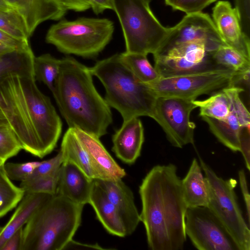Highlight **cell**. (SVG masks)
Segmentation results:
<instances>
[{
  "label": "cell",
  "instance_id": "e0dca14e",
  "mask_svg": "<svg viewBox=\"0 0 250 250\" xmlns=\"http://www.w3.org/2000/svg\"><path fill=\"white\" fill-rule=\"evenodd\" d=\"M144 130L138 117L124 121L112 136V150L123 162L132 165L140 156L144 142Z\"/></svg>",
  "mask_w": 250,
  "mask_h": 250
},
{
  "label": "cell",
  "instance_id": "2e32d148",
  "mask_svg": "<svg viewBox=\"0 0 250 250\" xmlns=\"http://www.w3.org/2000/svg\"><path fill=\"white\" fill-rule=\"evenodd\" d=\"M107 197L115 207L125 229L132 234L141 222L131 189L122 181L97 179Z\"/></svg>",
  "mask_w": 250,
  "mask_h": 250
},
{
  "label": "cell",
  "instance_id": "4dcf8cb0",
  "mask_svg": "<svg viewBox=\"0 0 250 250\" xmlns=\"http://www.w3.org/2000/svg\"><path fill=\"white\" fill-rule=\"evenodd\" d=\"M208 53L205 43L201 41H195L177 45L159 56L169 58H184L189 61L199 62L206 58Z\"/></svg>",
  "mask_w": 250,
  "mask_h": 250
},
{
  "label": "cell",
  "instance_id": "816d5d0a",
  "mask_svg": "<svg viewBox=\"0 0 250 250\" xmlns=\"http://www.w3.org/2000/svg\"><path fill=\"white\" fill-rule=\"evenodd\" d=\"M5 163L1 161V160H0V166H2V165H3Z\"/></svg>",
  "mask_w": 250,
  "mask_h": 250
},
{
  "label": "cell",
  "instance_id": "9a60e30c",
  "mask_svg": "<svg viewBox=\"0 0 250 250\" xmlns=\"http://www.w3.org/2000/svg\"><path fill=\"white\" fill-rule=\"evenodd\" d=\"M73 129L87 153L97 179L118 180L125 176V170L110 155L100 138L79 129Z\"/></svg>",
  "mask_w": 250,
  "mask_h": 250
},
{
  "label": "cell",
  "instance_id": "f6af8a7d",
  "mask_svg": "<svg viewBox=\"0 0 250 250\" xmlns=\"http://www.w3.org/2000/svg\"><path fill=\"white\" fill-rule=\"evenodd\" d=\"M93 13L98 15L107 10H113L112 0H87Z\"/></svg>",
  "mask_w": 250,
  "mask_h": 250
},
{
  "label": "cell",
  "instance_id": "4fadbf2b",
  "mask_svg": "<svg viewBox=\"0 0 250 250\" xmlns=\"http://www.w3.org/2000/svg\"><path fill=\"white\" fill-rule=\"evenodd\" d=\"M212 21L226 45L250 60V39L243 32L237 12L229 1L219 0L212 8Z\"/></svg>",
  "mask_w": 250,
  "mask_h": 250
},
{
  "label": "cell",
  "instance_id": "9c48e42d",
  "mask_svg": "<svg viewBox=\"0 0 250 250\" xmlns=\"http://www.w3.org/2000/svg\"><path fill=\"white\" fill-rule=\"evenodd\" d=\"M250 74L217 71L177 77L160 78L147 84L157 97H175L195 100L203 94H213L249 80Z\"/></svg>",
  "mask_w": 250,
  "mask_h": 250
},
{
  "label": "cell",
  "instance_id": "cb8c5ba5",
  "mask_svg": "<svg viewBox=\"0 0 250 250\" xmlns=\"http://www.w3.org/2000/svg\"><path fill=\"white\" fill-rule=\"evenodd\" d=\"M63 162L72 163L89 178L97 179L85 149L75 135L73 128H68L64 133L61 146Z\"/></svg>",
  "mask_w": 250,
  "mask_h": 250
},
{
  "label": "cell",
  "instance_id": "60d3db41",
  "mask_svg": "<svg viewBox=\"0 0 250 250\" xmlns=\"http://www.w3.org/2000/svg\"><path fill=\"white\" fill-rule=\"evenodd\" d=\"M243 156L246 168L250 170V130L243 128L240 136V150Z\"/></svg>",
  "mask_w": 250,
  "mask_h": 250
},
{
  "label": "cell",
  "instance_id": "f35d334b",
  "mask_svg": "<svg viewBox=\"0 0 250 250\" xmlns=\"http://www.w3.org/2000/svg\"><path fill=\"white\" fill-rule=\"evenodd\" d=\"M235 8L238 15L244 33L250 35V0H234Z\"/></svg>",
  "mask_w": 250,
  "mask_h": 250
},
{
  "label": "cell",
  "instance_id": "7402d4cb",
  "mask_svg": "<svg viewBox=\"0 0 250 250\" xmlns=\"http://www.w3.org/2000/svg\"><path fill=\"white\" fill-rule=\"evenodd\" d=\"M53 195L45 193H25L8 222L0 234V250L5 241L23 227L35 212Z\"/></svg>",
  "mask_w": 250,
  "mask_h": 250
},
{
  "label": "cell",
  "instance_id": "1f68e13d",
  "mask_svg": "<svg viewBox=\"0 0 250 250\" xmlns=\"http://www.w3.org/2000/svg\"><path fill=\"white\" fill-rule=\"evenodd\" d=\"M0 29L18 39L28 40L29 38L21 18L14 9L0 10Z\"/></svg>",
  "mask_w": 250,
  "mask_h": 250
},
{
  "label": "cell",
  "instance_id": "5bb4252c",
  "mask_svg": "<svg viewBox=\"0 0 250 250\" xmlns=\"http://www.w3.org/2000/svg\"><path fill=\"white\" fill-rule=\"evenodd\" d=\"M21 18L30 37L39 25L59 21L68 11L60 0H4Z\"/></svg>",
  "mask_w": 250,
  "mask_h": 250
},
{
  "label": "cell",
  "instance_id": "8fae6325",
  "mask_svg": "<svg viewBox=\"0 0 250 250\" xmlns=\"http://www.w3.org/2000/svg\"><path fill=\"white\" fill-rule=\"evenodd\" d=\"M185 230L199 250H239L226 228L208 207L188 208Z\"/></svg>",
  "mask_w": 250,
  "mask_h": 250
},
{
  "label": "cell",
  "instance_id": "6da1fadb",
  "mask_svg": "<svg viewBox=\"0 0 250 250\" xmlns=\"http://www.w3.org/2000/svg\"><path fill=\"white\" fill-rule=\"evenodd\" d=\"M35 81L11 74L0 82V106L22 149L42 158L56 147L62 123Z\"/></svg>",
  "mask_w": 250,
  "mask_h": 250
},
{
  "label": "cell",
  "instance_id": "d6986e66",
  "mask_svg": "<svg viewBox=\"0 0 250 250\" xmlns=\"http://www.w3.org/2000/svg\"><path fill=\"white\" fill-rule=\"evenodd\" d=\"M154 68L161 78L189 75L206 72L230 70L218 64L208 53L202 62H195L184 58L155 56Z\"/></svg>",
  "mask_w": 250,
  "mask_h": 250
},
{
  "label": "cell",
  "instance_id": "8992f818",
  "mask_svg": "<svg viewBox=\"0 0 250 250\" xmlns=\"http://www.w3.org/2000/svg\"><path fill=\"white\" fill-rule=\"evenodd\" d=\"M114 30V22L107 18H63L50 27L45 41L62 53L94 58L110 42Z\"/></svg>",
  "mask_w": 250,
  "mask_h": 250
},
{
  "label": "cell",
  "instance_id": "b9f144b4",
  "mask_svg": "<svg viewBox=\"0 0 250 250\" xmlns=\"http://www.w3.org/2000/svg\"><path fill=\"white\" fill-rule=\"evenodd\" d=\"M238 177L240 188L246 206L247 219L249 223L250 218V195L249 192L245 172L243 169L239 171Z\"/></svg>",
  "mask_w": 250,
  "mask_h": 250
},
{
  "label": "cell",
  "instance_id": "bcb514c9",
  "mask_svg": "<svg viewBox=\"0 0 250 250\" xmlns=\"http://www.w3.org/2000/svg\"><path fill=\"white\" fill-rule=\"evenodd\" d=\"M74 249H98L104 250V249L100 247L99 245L95 244H85L81 243L74 241L72 239L67 245L64 250Z\"/></svg>",
  "mask_w": 250,
  "mask_h": 250
},
{
  "label": "cell",
  "instance_id": "52a82bcc",
  "mask_svg": "<svg viewBox=\"0 0 250 250\" xmlns=\"http://www.w3.org/2000/svg\"><path fill=\"white\" fill-rule=\"evenodd\" d=\"M126 53L154 54L168 33L142 0H112Z\"/></svg>",
  "mask_w": 250,
  "mask_h": 250
},
{
  "label": "cell",
  "instance_id": "d590c367",
  "mask_svg": "<svg viewBox=\"0 0 250 250\" xmlns=\"http://www.w3.org/2000/svg\"><path fill=\"white\" fill-rule=\"evenodd\" d=\"M40 163L38 161L22 163L8 162L4 164L3 167L11 180L22 182L30 176Z\"/></svg>",
  "mask_w": 250,
  "mask_h": 250
},
{
  "label": "cell",
  "instance_id": "ac0fdd59",
  "mask_svg": "<svg viewBox=\"0 0 250 250\" xmlns=\"http://www.w3.org/2000/svg\"><path fill=\"white\" fill-rule=\"evenodd\" d=\"M93 180L76 166L63 162L59 172L56 195L77 204H89Z\"/></svg>",
  "mask_w": 250,
  "mask_h": 250
},
{
  "label": "cell",
  "instance_id": "f1b7e54d",
  "mask_svg": "<svg viewBox=\"0 0 250 250\" xmlns=\"http://www.w3.org/2000/svg\"><path fill=\"white\" fill-rule=\"evenodd\" d=\"M193 102L199 107V115L201 117L223 120L230 112L229 102L223 90L212 94L204 100H195Z\"/></svg>",
  "mask_w": 250,
  "mask_h": 250
},
{
  "label": "cell",
  "instance_id": "ab89813d",
  "mask_svg": "<svg viewBox=\"0 0 250 250\" xmlns=\"http://www.w3.org/2000/svg\"><path fill=\"white\" fill-rule=\"evenodd\" d=\"M0 44L14 49H24L30 47L28 40L15 38L0 29Z\"/></svg>",
  "mask_w": 250,
  "mask_h": 250
},
{
  "label": "cell",
  "instance_id": "277c9868",
  "mask_svg": "<svg viewBox=\"0 0 250 250\" xmlns=\"http://www.w3.org/2000/svg\"><path fill=\"white\" fill-rule=\"evenodd\" d=\"M89 68L105 88L106 103L120 113L123 121L140 116L152 118L157 97L147 84L135 77L120 54L99 61Z\"/></svg>",
  "mask_w": 250,
  "mask_h": 250
},
{
  "label": "cell",
  "instance_id": "d6a6232c",
  "mask_svg": "<svg viewBox=\"0 0 250 250\" xmlns=\"http://www.w3.org/2000/svg\"><path fill=\"white\" fill-rule=\"evenodd\" d=\"M59 170L45 176L27 179L21 182L20 187L25 193L56 194Z\"/></svg>",
  "mask_w": 250,
  "mask_h": 250
},
{
  "label": "cell",
  "instance_id": "4316f807",
  "mask_svg": "<svg viewBox=\"0 0 250 250\" xmlns=\"http://www.w3.org/2000/svg\"><path fill=\"white\" fill-rule=\"evenodd\" d=\"M61 59L46 53L35 57L34 72L36 80L44 83L52 92L60 72Z\"/></svg>",
  "mask_w": 250,
  "mask_h": 250
},
{
  "label": "cell",
  "instance_id": "44dd1931",
  "mask_svg": "<svg viewBox=\"0 0 250 250\" xmlns=\"http://www.w3.org/2000/svg\"><path fill=\"white\" fill-rule=\"evenodd\" d=\"M181 185L184 199L187 208L208 207L209 202V187L207 178L203 176L201 167L194 158Z\"/></svg>",
  "mask_w": 250,
  "mask_h": 250
},
{
  "label": "cell",
  "instance_id": "f5cc1de1",
  "mask_svg": "<svg viewBox=\"0 0 250 250\" xmlns=\"http://www.w3.org/2000/svg\"><path fill=\"white\" fill-rule=\"evenodd\" d=\"M3 227L0 226V234L1 232L2 229H3Z\"/></svg>",
  "mask_w": 250,
  "mask_h": 250
},
{
  "label": "cell",
  "instance_id": "ee69618b",
  "mask_svg": "<svg viewBox=\"0 0 250 250\" xmlns=\"http://www.w3.org/2000/svg\"><path fill=\"white\" fill-rule=\"evenodd\" d=\"M67 11L83 12L90 8L87 0H60Z\"/></svg>",
  "mask_w": 250,
  "mask_h": 250
},
{
  "label": "cell",
  "instance_id": "f907efd6",
  "mask_svg": "<svg viewBox=\"0 0 250 250\" xmlns=\"http://www.w3.org/2000/svg\"><path fill=\"white\" fill-rule=\"evenodd\" d=\"M147 5H149L150 2L152 0H142Z\"/></svg>",
  "mask_w": 250,
  "mask_h": 250
},
{
  "label": "cell",
  "instance_id": "8d00e7d4",
  "mask_svg": "<svg viewBox=\"0 0 250 250\" xmlns=\"http://www.w3.org/2000/svg\"><path fill=\"white\" fill-rule=\"evenodd\" d=\"M217 0H164L165 4L173 10H179L186 14L202 11Z\"/></svg>",
  "mask_w": 250,
  "mask_h": 250
},
{
  "label": "cell",
  "instance_id": "30bf717a",
  "mask_svg": "<svg viewBox=\"0 0 250 250\" xmlns=\"http://www.w3.org/2000/svg\"><path fill=\"white\" fill-rule=\"evenodd\" d=\"M193 100L175 97H157L152 118L161 126L167 140L175 147L194 144L196 125L190 120L197 108Z\"/></svg>",
  "mask_w": 250,
  "mask_h": 250
},
{
  "label": "cell",
  "instance_id": "836d02e7",
  "mask_svg": "<svg viewBox=\"0 0 250 250\" xmlns=\"http://www.w3.org/2000/svg\"><path fill=\"white\" fill-rule=\"evenodd\" d=\"M223 91L229 99L230 110L235 114L241 126L250 130V114L240 97V94L244 89L232 85L224 88Z\"/></svg>",
  "mask_w": 250,
  "mask_h": 250
},
{
  "label": "cell",
  "instance_id": "3957f363",
  "mask_svg": "<svg viewBox=\"0 0 250 250\" xmlns=\"http://www.w3.org/2000/svg\"><path fill=\"white\" fill-rule=\"evenodd\" d=\"M92 76L90 68L74 58H63L52 93L69 128L100 138L107 133L112 114L96 89Z\"/></svg>",
  "mask_w": 250,
  "mask_h": 250
},
{
  "label": "cell",
  "instance_id": "83f0119b",
  "mask_svg": "<svg viewBox=\"0 0 250 250\" xmlns=\"http://www.w3.org/2000/svg\"><path fill=\"white\" fill-rule=\"evenodd\" d=\"M3 165L0 166V218L15 208L25 194L9 178Z\"/></svg>",
  "mask_w": 250,
  "mask_h": 250
},
{
  "label": "cell",
  "instance_id": "d4e9b609",
  "mask_svg": "<svg viewBox=\"0 0 250 250\" xmlns=\"http://www.w3.org/2000/svg\"><path fill=\"white\" fill-rule=\"evenodd\" d=\"M35 56L31 48L15 49L0 55V82L11 74L34 76Z\"/></svg>",
  "mask_w": 250,
  "mask_h": 250
},
{
  "label": "cell",
  "instance_id": "7c38bea8",
  "mask_svg": "<svg viewBox=\"0 0 250 250\" xmlns=\"http://www.w3.org/2000/svg\"><path fill=\"white\" fill-rule=\"evenodd\" d=\"M201 41L206 44L208 53L226 45L209 15L203 12L186 14L175 26L169 27L168 34L153 54L159 56L180 44Z\"/></svg>",
  "mask_w": 250,
  "mask_h": 250
},
{
  "label": "cell",
  "instance_id": "74e56055",
  "mask_svg": "<svg viewBox=\"0 0 250 250\" xmlns=\"http://www.w3.org/2000/svg\"><path fill=\"white\" fill-rule=\"evenodd\" d=\"M62 163V155L60 151L54 157L41 162L28 179H34L55 173L59 171Z\"/></svg>",
  "mask_w": 250,
  "mask_h": 250
},
{
  "label": "cell",
  "instance_id": "ffe728a7",
  "mask_svg": "<svg viewBox=\"0 0 250 250\" xmlns=\"http://www.w3.org/2000/svg\"><path fill=\"white\" fill-rule=\"evenodd\" d=\"M89 204L98 220L110 234L124 237L126 233L115 207L107 197L97 179H93Z\"/></svg>",
  "mask_w": 250,
  "mask_h": 250
},
{
  "label": "cell",
  "instance_id": "c3c4849f",
  "mask_svg": "<svg viewBox=\"0 0 250 250\" xmlns=\"http://www.w3.org/2000/svg\"><path fill=\"white\" fill-rule=\"evenodd\" d=\"M8 125L6 118L0 106V125Z\"/></svg>",
  "mask_w": 250,
  "mask_h": 250
},
{
  "label": "cell",
  "instance_id": "603a6c76",
  "mask_svg": "<svg viewBox=\"0 0 250 250\" xmlns=\"http://www.w3.org/2000/svg\"><path fill=\"white\" fill-rule=\"evenodd\" d=\"M202 118L220 142L234 152L240 151V136L243 128L232 111L230 110L228 116L223 120L207 116Z\"/></svg>",
  "mask_w": 250,
  "mask_h": 250
},
{
  "label": "cell",
  "instance_id": "681fc988",
  "mask_svg": "<svg viewBox=\"0 0 250 250\" xmlns=\"http://www.w3.org/2000/svg\"><path fill=\"white\" fill-rule=\"evenodd\" d=\"M15 50L13 48L0 44V55Z\"/></svg>",
  "mask_w": 250,
  "mask_h": 250
},
{
  "label": "cell",
  "instance_id": "484cf974",
  "mask_svg": "<svg viewBox=\"0 0 250 250\" xmlns=\"http://www.w3.org/2000/svg\"><path fill=\"white\" fill-rule=\"evenodd\" d=\"M121 57L135 77L141 82L150 84L161 77L147 58V55L124 52Z\"/></svg>",
  "mask_w": 250,
  "mask_h": 250
},
{
  "label": "cell",
  "instance_id": "7dc6e473",
  "mask_svg": "<svg viewBox=\"0 0 250 250\" xmlns=\"http://www.w3.org/2000/svg\"><path fill=\"white\" fill-rule=\"evenodd\" d=\"M14 9L10 5H9L4 0H0V11H9Z\"/></svg>",
  "mask_w": 250,
  "mask_h": 250
},
{
  "label": "cell",
  "instance_id": "7bdbcfd3",
  "mask_svg": "<svg viewBox=\"0 0 250 250\" xmlns=\"http://www.w3.org/2000/svg\"><path fill=\"white\" fill-rule=\"evenodd\" d=\"M23 227L18 229L4 243L0 250H21Z\"/></svg>",
  "mask_w": 250,
  "mask_h": 250
},
{
  "label": "cell",
  "instance_id": "7a4b0ae2",
  "mask_svg": "<svg viewBox=\"0 0 250 250\" xmlns=\"http://www.w3.org/2000/svg\"><path fill=\"white\" fill-rule=\"evenodd\" d=\"M142 203L140 221L152 250H181L186 240L187 209L177 168L173 164L153 167L139 190Z\"/></svg>",
  "mask_w": 250,
  "mask_h": 250
},
{
  "label": "cell",
  "instance_id": "5b68a950",
  "mask_svg": "<svg viewBox=\"0 0 250 250\" xmlns=\"http://www.w3.org/2000/svg\"><path fill=\"white\" fill-rule=\"evenodd\" d=\"M83 207L53 195L23 227L21 250H64L81 225Z\"/></svg>",
  "mask_w": 250,
  "mask_h": 250
},
{
  "label": "cell",
  "instance_id": "ba28073f",
  "mask_svg": "<svg viewBox=\"0 0 250 250\" xmlns=\"http://www.w3.org/2000/svg\"><path fill=\"white\" fill-rule=\"evenodd\" d=\"M200 165L209 187L208 207L230 233L239 250H250V230L238 204L235 179L219 177L201 158Z\"/></svg>",
  "mask_w": 250,
  "mask_h": 250
},
{
  "label": "cell",
  "instance_id": "f546056e",
  "mask_svg": "<svg viewBox=\"0 0 250 250\" xmlns=\"http://www.w3.org/2000/svg\"><path fill=\"white\" fill-rule=\"evenodd\" d=\"M210 54L218 64L235 72L250 74V60L227 45H221Z\"/></svg>",
  "mask_w": 250,
  "mask_h": 250
},
{
  "label": "cell",
  "instance_id": "e575fe53",
  "mask_svg": "<svg viewBox=\"0 0 250 250\" xmlns=\"http://www.w3.org/2000/svg\"><path fill=\"white\" fill-rule=\"evenodd\" d=\"M21 149V144L9 125H0V160L5 163Z\"/></svg>",
  "mask_w": 250,
  "mask_h": 250
}]
</instances>
